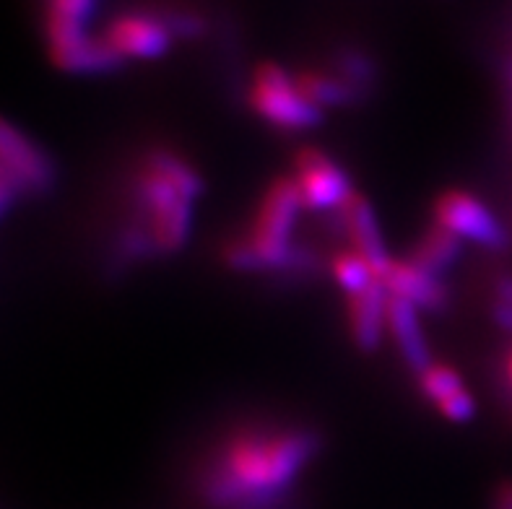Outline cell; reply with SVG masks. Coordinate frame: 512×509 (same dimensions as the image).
Returning a JSON list of instances; mask_svg holds the SVG:
<instances>
[{"mask_svg": "<svg viewBox=\"0 0 512 509\" xmlns=\"http://www.w3.org/2000/svg\"><path fill=\"white\" fill-rule=\"evenodd\" d=\"M297 78V86L302 89L307 99H310L315 107L320 110H351V107H359L364 104L367 94L359 91L357 86H351L349 81L333 73L331 68L328 71H312V68H305V71L294 73Z\"/></svg>", "mask_w": 512, "mask_h": 509, "instance_id": "obj_15", "label": "cell"}, {"mask_svg": "<svg viewBox=\"0 0 512 509\" xmlns=\"http://www.w3.org/2000/svg\"><path fill=\"white\" fill-rule=\"evenodd\" d=\"M130 198L136 206L133 221L149 229L162 255H175L188 245L193 234L195 198L143 156L133 174Z\"/></svg>", "mask_w": 512, "mask_h": 509, "instance_id": "obj_3", "label": "cell"}, {"mask_svg": "<svg viewBox=\"0 0 512 509\" xmlns=\"http://www.w3.org/2000/svg\"><path fill=\"white\" fill-rule=\"evenodd\" d=\"M331 71L349 81L351 86H357L359 91L370 94L377 89V81H380V68H377L375 58L370 52L359 50V47H341V50L333 55Z\"/></svg>", "mask_w": 512, "mask_h": 509, "instance_id": "obj_17", "label": "cell"}, {"mask_svg": "<svg viewBox=\"0 0 512 509\" xmlns=\"http://www.w3.org/2000/svg\"><path fill=\"white\" fill-rule=\"evenodd\" d=\"M331 278L336 281V286L344 291L346 297H354V294H362L364 289H370L377 278V273L372 271V265L354 250L336 252L331 260Z\"/></svg>", "mask_w": 512, "mask_h": 509, "instance_id": "obj_18", "label": "cell"}, {"mask_svg": "<svg viewBox=\"0 0 512 509\" xmlns=\"http://www.w3.org/2000/svg\"><path fill=\"white\" fill-rule=\"evenodd\" d=\"M305 208V195L299 190L297 180L292 174H281L266 187L245 237L258 245H289L294 242V226Z\"/></svg>", "mask_w": 512, "mask_h": 509, "instance_id": "obj_9", "label": "cell"}, {"mask_svg": "<svg viewBox=\"0 0 512 509\" xmlns=\"http://www.w3.org/2000/svg\"><path fill=\"white\" fill-rule=\"evenodd\" d=\"M380 284L385 286L390 297H398L403 302L414 304L419 312H445L450 304L448 286L442 284L440 276L422 271L411 260H390V265L380 276Z\"/></svg>", "mask_w": 512, "mask_h": 509, "instance_id": "obj_11", "label": "cell"}, {"mask_svg": "<svg viewBox=\"0 0 512 509\" xmlns=\"http://www.w3.org/2000/svg\"><path fill=\"white\" fill-rule=\"evenodd\" d=\"M419 315L422 312L416 310L414 304L403 302L398 297L388 299V333L396 343L401 359L406 361V367L414 374H422L424 369L435 364Z\"/></svg>", "mask_w": 512, "mask_h": 509, "instance_id": "obj_14", "label": "cell"}, {"mask_svg": "<svg viewBox=\"0 0 512 509\" xmlns=\"http://www.w3.org/2000/svg\"><path fill=\"white\" fill-rule=\"evenodd\" d=\"M437 411L442 419L453 421V424H466L476 416V398L468 390H461V393L450 395L448 400H442Z\"/></svg>", "mask_w": 512, "mask_h": 509, "instance_id": "obj_21", "label": "cell"}, {"mask_svg": "<svg viewBox=\"0 0 512 509\" xmlns=\"http://www.w3.org/2000/svg\"><path fill=\"white\" fill-rule=\"evenodd\" d=\"M294 180L305 195L310 211H341L346 200L357 193L351 187L349 174L331 156L320 149L305 146L294 156Z\"/></svg>", "mask_w": 512, "mask_h": 509, "instance_id": "obj_8", "label": "cell"}, {"mask_svg": "<svg viewBox=\"0 0 512 509\" xmlns=\"http://www.w3.org/2000/svg\"><path fill=\"white\" fill-rule=\"evenodd\" d=\"M510 63H512V60H510Z\"/></svg>", "mask_w": 512, "mask_h": 509, "instance_id": "obj_24", "label": "cell"}, {"mask_svg": "<svg viewBox=\"0 0 512 509\" xmlns=\"http://www.w3.org/2000/svg\"><path fill=\"white\" fill-rule=\"evenodd\" d=\"M320 447L307 426H242L208 460L198 491L214 509H276Z\"/></svg>", "mask_w": 512, "mask_h": 509, "instance_id": "obj_1", "label": "cell"}, {"mask_svg": "<svg viewBox=\"0 0 512 509\" xmlns=\"http://www.w3.org/2000/svg\"><path fill=\"white\" fill-rule=\"evenodd\" d=\"M221 260L237 273H281V276H315L320 271V258L310 247L258 245L253 239L240 237L224 245Z\"/></svg>", "mask_w": 512, "mask_h": 509, "instance_id": "obj_7", "label": "cell"}, {"mask_svg": "<svg viewBox=\"0 0 512 509\" xmlns=\"http://www.w3.org/2000/svg\"><path fill=\"white\" fill-rule=\"evenodd\" d=\"M341 216V224H344V232L351 239V250L359 252L367 263L372 265V271L377 273V278L383 276V271L390 265V252L385 247V237L380 232V224H377V213L370 206V200L364 195L354 193L344 203L341 211H336Z\"/></svg>", "mask_w": 512, "mask_h": 509, "instance_id": "obj_12", "label": "cell"}, {"mask_svg": "<svg viewBox=\"0 0 512 509\" xmlns=\"http://www.w3.org/2000/svg\"><path fill=\"white\" fill-rule=\"evenodd\" d=\"M159 16L167 21L169 32L175 34L180 42H195L208 34V21L203 13L193 11V8H159Z\"/></svg>", "mask_w": 512, "mask_h": 509, "instance_id": "obj_20", "label": "cell"}, {"mask_svg": "<svg viewBox=\"0 0 512 509\" xmlns=\"http://www.w3.org/2000/svg\"><path fill=\"white\" fill-rule=\"evenodd\" d=\"M461 252L463 239L450 232V229H445L442 224H437V221H432V226L419 237V242L411 250L409 260L414 265H419L422 271L442 278L461 260Z\"/></svg>", "mask_w": 512, "mask_h": 509, "instance_id": "obj_16", "label": "cell"}, {"mask_svg": "<svg viewBox=\"0 0 512 509\" xmlns=\"http://www.w3.org/2000/svg\"><path fill=\"white\" fill-rule=\"evenodd\" d=\"M494 509H512V481H505L494 491Z\"/></svg>", "mask_w": 512, "mask_h": 509, "instance_id": "obj_22", "label": "cell"}, {"mask_svg": "<svg viewBox=\"0 0 512 509\" xmlns=\"http://www.w3.org/2000/svg\"><path fill=\"white\" fill-rule=\"evenodd\" d=\"M102 39L120 58L128 60H159L175 47V34L169 32L167 21L151 11H123L104 26Z\"/></svg>", "mask_w": 512, "mask_h": 509, "instance_id": "obj_6", "label": "cell"}, {"mask_svg": "<svg viewBox=\"0 0 512 509\" xmlns=\"http://www.w3.org/2000/svg\"><path fill=\"white\" fill-rule=\"evenodd\" d=\"M247 104L263 123L286 133L312 130L325 120L323 110L302 94L294 73L276 63H260L255 68L247 86Z\"/></svg>", "mask_w": 512, "mask_h": 509, "instance_id": "obj_4", "label": "cell"}, {"mask_svg": "<svg viewBox=\"0 0 512 509\" xmlns=\"http://www.w3.org/2000/svg\"><path fill=\"white\" fill-rule=\"evenodd\" d=\"M388 299L390 294L380 281H375L362 294L346 297L351 341L364 354H372L383 346L385 333H388Z\"/></svg>", "mask_w": 512, "mask_h": 509, "instance_id": "obj_13", "label": "cell"}, {"mask_svg": "<svg viewBox=\"0 0 512 509\" xmlns=\"http://www.w3.org/2000/svg\"><path fill=\"white\" fill-rule=\"evenodd\" d=\"M505 369H507V382H510V387H512V351L505 361Z\"/></svg>", "mask_w": 512, "mask_h": 509, "instance_id": "obj_23", "label": "cell"}, {"mask_svg": "<svg viewBox=\"0 0 512 509\" xmlns=\"http://www.w3.org/2000/svg\"><path fill=\"white\" fill-rule=\"evenodd\" d=\"M416 385H419V393L435 408L440 406L442 400H448L450 395L466 390L461 374L448 367V364H432L422 374H416Z\"/></svg>", "mask_w": 512, "mask_h": 509, "instance_id": "obj_19", "label": "cell"}, {"mask_svg": "<svg viewBox=\"0 0 512 509\" xmlns=\"http://www.w3.org/2000/svg\"><path fill=\"white\" fill-rule=\"evenodd\" d=\"M435 221L450 229L463 242H474L484 250L500 252L510 245V232L505 229L492 208H487L476 195L466 190H445L432 206Z\"/></svg>", "mask_w": 512, "mask_h": 509, "instance_id": "obj_5", "label": "cell"}, {"mask_svg": "<svg viewBox=\"0 0 512 509\" xmlns=\"http://www.w3.org/2000/svg\"><path fill=\"white\" fill-rule=\"evenodd\" d=\"M99 0H45V42L60 71L76 76L115 73L125 60L107 42L89 34Z\"/></svg>", "mask_w": 512, "mask_h": 509, "instance_id": "obj_2", "label": "cell"}, {"mask_svg": "<svg viewBox=\"0 0 512 509\" xmlns=\"http://www.w3.org/2000/svg\"><path fill=\"white\" fill-rule=\"evenodd\" d=\"M0 172L8 174L21 187V193H45L55 182L50 156L3 117H0Z\"/></svg>", "mask_w": 512, "mask_h": 509, "instance_id": "obj_10", "label": "cell"}]
</instances>
